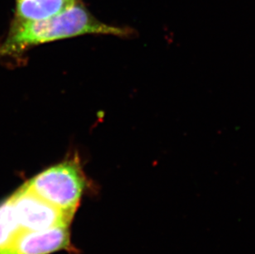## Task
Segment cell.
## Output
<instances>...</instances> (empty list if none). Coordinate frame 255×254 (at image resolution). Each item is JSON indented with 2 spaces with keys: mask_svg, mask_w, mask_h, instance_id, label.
Returning <instances> with one entry per match:
<instances>
[{
  "mask_svg": "<svg viewBox=\"0 0 255 254\" xmlns=\"http://www.w3.org/2000/svg\"><path fill=\"white\" fill-rule=\"evenodd\" d=\"M89 34L130 38L136 35V31L131 27L106 24L77 2L47 19L36 22L13 20L7 37L0 44V57L18 56L37 45Z\"/></svg>",
  "mask_w": 255,
  "mask_h": 254,
  "instance_id": "6da1fadb",
  "label": "cell"
},
{
  "mask_svg": "<svg viewBox=\"0 0 255 254\" xmlns=\"http://www.w3.org/2000/svg\"><path fill=\"white\" fill-rule=\"evenodd\" d=\"M24 185L52 206L74 216L88 181L80 159L75 157L42 171Z\"/></svg>",
  "mask_w": 255,
  "mask_h": 254,
  "instance_id": "7a4b0ae2",
  "label": "cell"
},
{
  "mask_svg": "<svg viewBox=\"0 0 255 254\" xmlns=\"http://www.w3.org/2000/svg\"><path fill=\"white\" fill-rule=\"evenodd\" d=\"M9 197L22 230L36 231L58 226L70 227L74 216L38 197L24 184Z\"/></svg>",
  "mask_w": 255,
  "mask_h": 254,
  "instance_id": "3957f363",
  "label": "cell"
},
{
  "mask_svg": "<svg viewBox=\"0 0 255 254\" xmlns=\"http://www.w3.org/2000/svg\"><path fill=\"white\" fill-rule=\"evenodd\" d=\"M60 250L72 251L69 226L36 231L22 230L0 254H49Z\"/></svg>",
  "mask_w": 255,
  "mask_h": 254,
  "instance_id": "277c9868",
  "label": "cell"
},
{
  "mask_svg": "<svg viewBox=\"0 0 255 254\" xmlns=\"http://www.w3.org/2000/svg\"><path fill=\"white\" fill-rule=\"evenodd\" d=\"M78 0H16L14 20L36 22L65 11Z\"/></svg>",
  "mask_w": 255,
  "mask_h": 254,
  "instance_id": "5b68a950",
  "label": "cell"
},
{
  "mask_svg": "<svg viewBox=\"0 0 255 254\" xmlns=\"http://www.w3.org/2000/svg\"><path fill=\"white\" fill-rule=\"evenodd\" d=\"M10 197L0 202V252L7 249L22 231Z\"/></svg>",
  "mask_w": 255,
  "mask_h": 254,
  "instance_id": "8992f818",
  "label": "cell"
}]
</instances>
